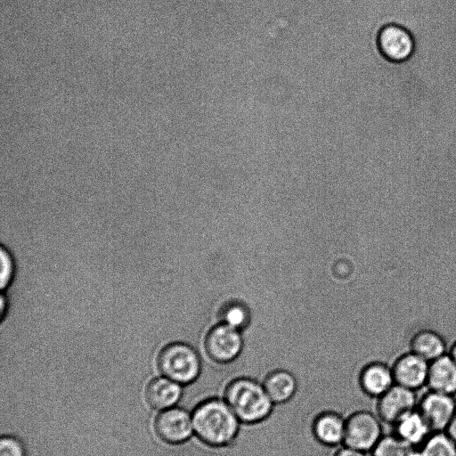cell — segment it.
<instances>
[{
	"mask_svg": "<svg viewBox=\"0 0 456 456\" xmlns=\"http://www.w3.org/2000/svg\"><path fill=\"white\" fill-rule=\"evenodd\" d=\"M427 387L436 392L456 395V362L449 353L429 362Z\"/></svg>",
	"mask_w": 456,
	"mask_h": 456,
	"instance_id": "9a60e30c",
	"label": "cell"
},
{
	"mask_svg": "<svg viewBox=\"0 0 456 456\" xmlns=\"http://www.w3.org/2000/svg\"><path fill=\"white\" fill-rule=\"evenodd\" d=\"M241 331L224 323L213 326L206 335L204 351L212 363L225 365L235 362L243 353Z\"/></svg>",
	"mask_w": 456,
	"mask_h": 456,
	"instance_id": "8992f818",
	"label": "cell"
},
{
	"mask_svg": "<svg viewBox=\"0 0 456 456\" xmlns=\"http://www.w3.org/2000/svg\"><path fill=\"white\" fill-rule=\"evenodd\" d=\"M333 456H370V453L342 444L337 447Z\"/></svg>",
	"mask_w": 456,
	"mask_h": 456,
	"instance_id": "603a6c76",
	"label": "cell"
},
{
	"mask_svg": "<svg viewBox=\"0 0 456 456\" xmlns=\"http://www.w3.org/2000/svg\"><path fill=\"white\" fill-rule=\"evenodd\" d=\"M0 456H25V449L20 440L13 436H2Z\"/></svg>",
	"mask_w": 456,
	"mask_h": 456,
	"instance_id": "44dd1931",
	"label": "cell"
},
{
	"mask_svg": "<svg viewBox=\"0 0 456 456\" xmlns=\"http://www.w3.org/2000/svg\"><path fill=\"white\" fill-rule=\"evenodd\" d=\"M369 453L370 456H419V448L392 432H386Z\"/></svg>",
	"mask_w": 456,
	"mask_h": 456,
	"instance_id": "ac0fdd59",
	"label": "cell"
},
{
	"mask_svg": "<svg viewBox=\"0 0 456 456\" xmlns=\"http://www.w3.org/2000/svg\"><path fill=\"white\" fill-rule=\"evenodd\" d=\"M13 261L11 254L3 247L1 248V273L0 284L1 289L6 288L12 278Z\"/></svg>",
	"mask_w": 456,
	"mask_h": 456,
	"instance_id": "7402d4cb",
	"label": "cell"
},
{
	"mask_svg": "<svg viewBox=\"0 0 456 456\" xmlns=\"http://www.w3.org/2000/svg\"><path fill=\"white\" fill-rule=\"evenodd\" d=\"M387 432L378 415L370 410H357L346 419L343 444L370 452Z\"/></svg>",
	"mask_w": 456,
	"mask_h": 456,
	"instance_id": "5b68a950",
	"label": "cell"
},
{
	"mask_svg": "<svg viewBox=\"0 0 456 456\" xmlns=\"http://www.w3.org/2000/svg\"><path fill=\"white\" fill-rule=\"evenodd\" d=\"M375 43L382 59L395 65L410 61L417 49L414 33L407 26L398 22L382 25L376 34Z\"/></svg>",
	"mask_w": 456,
	"mask_h": 456,
	"instance_id": "277c9868",
	"label": "cell"
},
{
	"mask_svg": "<svg viewBox=\"0 0 456 456\" xmlns=\"http://www.w3.org/2000/svg\"><path fill=\"white\" fill-rule=\"evenodd\" d=\"M157 363L162 375L181 385L194 383L202 372L201 360L197 351L182 342L164 346L158 355Z\"/></svg>",
	"mask_w": 456,
	"mask_h": 456,
	"instance_id": "3957f363",
	"label": "cell"
},
{
	"mask_svg": "<svg viewBox=\"0 0 456 456\" xmlns=\"http://www.w3.org/2000/svg\"><path fill=\"white\" fill-rule=\"evenodd\" d=\"M154 429L157 436L167 444L185 443L194 435L191 413L179 407L163 410L155 419Z\"/></svg>",
	"mask_w": 456,
	"mask_h": 456,
	"instance_id": "9c48e42d",
	"label": "cell"
},
{
	"mask_svg": "<svg viewBox=\"0 0 456 456\" xmlns=\"http://www.w3.org/2000/svg\"><path fill=\"white\" fill-rule=\"evenodd\" d=\"M445 432L449 435V436L453 440L456 444V412L452 419L450 424L448 425Z\"/></svg>",
	"mask_w": 456,
	"mask_h": 456,
	"instance_id": "cb8c5ba5",
	"label": "cell"
},
{
	"mask_svg": "<svg viewBox=\"0 0 456 456\" xmlns=\"http://www.w3.org/2000/svg\"><path fill=\"white\" fill-rule=\"evenodd\" d=\"M387 432L419 448L433 433L418 409L405 414Z\"/></svg>",
	"mask_w": 456,
	"mask_h": 456,
	"instance_id": "2e32d148",
	"label": "cell"
},
{
	"mask_svg": "<svg viewBox=\"0 0 456 456\" xmlns=\"http://www.w3.org/2000/svg\"><path fill=\"white\" fill-rule=\"evenodd\" d=\"M419 456H456V444L445 431L433 432L419 447Z\"/></svg>",
	"mask_w": 456,
	"mask_h": 456,
	"instance_id": "d6986e66",
	"label": "cell"
},
{
	"mask_svg": "<svg viewBox=\"0 0 456 456\" xmlns=\"http://www.w3.org/2000/svg\"><path fill=\"white\" fill-rule=\"evenodd\" d=\"M219 317L221 323L241 331L249 324L250 313L246 305L232 301L222 307Z\"/></svg>",
	"mask_w": 456,
	"mask_h": 456,
	"instance_id": "ffe728a7",
	"label": "cell"
},
{
	"mask_svg": "<svg viewBox=\"0 0 456 456\" xmlns=\"http://www.w3.org/2000/svg\"><path fill=\"white\" fill-rule=\"evenodd\" d=\"M194 436L207 445L222 447L237 437L241 422L221 395L200 401L191 411Z\"/></svg>",
	"mask_w": 456,
	"mask_h": 456,
	"instance_id": "6da1fadb",
	"label": "cell"
},
{
	"mask_svg": "<svg viewBox=\"0 0 456 456\" xmlns=\"http://www.w3.org/2000/svg\"><path fill=\"white\" fill-rule=\"evenodd\" d=\"M355 361H357V360H355ZM357 362H359L362 365V367H363V363H362L361 361H359V360H358ZM369 396H370V395H369ZM371 398H372V397H371ZM372 400H373V401H372L371 408H370V409H369V410H371V409H372V407H373L374 398H372Z\"/></svg>",
	"mask_w": 456,
	"mask_h": 456,
	"instance_id": "484cf974",
	"label": "cell"
},
{
	"mask_svg": "<svg viewBox=\"0 0 456 456\" xmlns=\"http://www.w3.org/2000/svg\"><path fill=\"white\" fill-rule=\"evenodd\" d=\"M346 414L336 410L319 412L313 421V433L322 444L338 447L343 444Z\"/></svg>",
	"mask_w": 456,
	"mask_h": 456,
	"instance_id": "7c38bea8",
	"label": "cell"
},
{
	"mask_svg": "<svg viewBox=\"0 0 456 456\" xmlns=\"http://www.w3.org/2000/svg\"><path fill=\"white\" fill-rule=\"evenodd\" d=\"M222 396L243 424L264 420L274 407L262 382L249 376L230 379L223 389Z\"/></svg>",
	"mask_w": 456,
	"mask_h": 456,
	"instance_id": "7a4b0ae2",
	"label": "cell"
},
{
	"mask_svg": "<svg viewBox=\"0 0 456 456\" xmlns=\"http://www.w3.org/2000/svg\"><path fill=\"white\" fill-rule=\"evenodd\" d=\"M260 381L274 404L289 401L298 387L295 374L285 368H275L267 371Z\"/></svg>",
	"mask_w": 456,
	"mask_h": 456,
	"instance_id": "5bb4252c",
	"label": "cell"
},
{
	"mask_svg": "<svg viewBox=\"0 0 456 456\" xmlns=\"http://www.w3.org/2000/svg\"><path fill=\"white\" fill-rule=\"evenodd\" d=\"M391 366L395 384L416 391L427 387L429 362L416 354L407 351Z\"/></svg>",
	"mask_w": 456,
	"mask_h": 456,
	"instance_id": "30bf717a",
	"label": "cell"
},
{
	"mask_svg": "<svg viewBox=\"0 0 456 456\" xmlns=\"http://www.w3.org/2000/svg\"><path fill=\"white\" fill-rule=\"evenodd\" d=\"M182 395V385L166 377L152 379L145 389L147 403L156 410L163 411L173 407Z\"/></svg>",
	"mask_w": 456,
	"mask_h": 456,
	"instance_id": "e0dca14e",
	"label": "cell"
},
{
	"mask_svg": "<svg viewBox=\"0 0 456 456\" xmlns=\"http://www.w3.org/2000/svg\"><path fill=\"white\" fill-rule=\"evenodd\" d=\"M450 345L445 337L433 328L417 330L411 337L409 351L416 354L428 362L449 352Z\"/></svg>",
	"mask_w": 456,
	"mask_h": 456,
	"instance_id": "4fadbf2b",
	"label": "cell"
},
{
	"mask_svg": "<svg viewBox=\"0 0 456 456\" xmlns=\"http://www.w3.org/2000/svg\"><path fill=\"white\" fill-rule=\"evenodd\" d=\"M448 353L453 358V360L456 362V340L450 346Z\"/></svg>",
	"mask_w": 456,
	"mask_h": 456,
	"instance_id": "d4e9b609",
	"label": "cell"
},
{
	"mask_svg": "<svg viewBox=\"0 0 456 456\" xmlns=\"http://www.w3.org/2000/svg\"><path fill=\"white\" fill-rule=\"evenodd\" d=\"M421 390L416 391L395 384L376 399L375 412L385 425L387 432L403 416L418 408Z\"/></svg>",
	"mask_w": 456,
	"mask_h": 456,
	"instance_id": "52a82bcc",
	"label": "cell"
},
{
	"mask_svg": "<svg viewBox=\"0 0 456 456\" xmlns=\"http://www.w3.org/2000/svg\"><path fill=\"white\" fill-rule=\"evenodd\" d=\"M391 365L379 360L366 363L359 374L362 390L376 399L387 392L395 384Z\"/></svg>",
	"mask_w": 456,
	"mask_h": 456,
	"instance_id": "8fae6325",
	"label": "cell"
},
{
	"mask_svg": "<svg viewBox=\"0 0 456 456\" xmlns=\"http://www.w3.org/2000/svg\"><path fill=\"white\" fill-rule=\"evenodd\" d=\"M359 361H361V362L363 363V366H364V364H365V363H364V362H363L362 360H359ZM372 398H373V397H372ZM374 405H375V398H374L373 407H372V409H371V410H373V409H374Z\"/></svg>",
	"mask_w": 456,
	"mask_h": 456,
	"instance_id": "4316f807",
	"label": "cell"
},
{
	"mask_svg": "<svg viewBox=\"0 0 456 456\" xmlns=\"http://www.w3.org/2000/svg\"><path fill=\"white\" fill-rule=\"evenodd\" d=\"M417 409L432 432L445 431L456 412V397L425 387L421 390Z\"/></svg>",
	"mask_w": 456,
	"mask_h": 456,
	"instance_id": "ba28073f",
	"label": "cell"
}]
</instances>
